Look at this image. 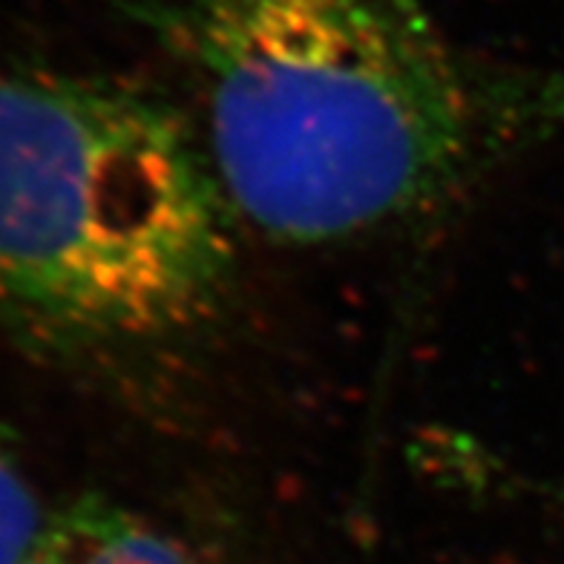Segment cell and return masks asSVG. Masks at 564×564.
I'll return each mask as SVG.
<instances>
[{
  "label": "cell",
  "mask_w": 564,
  "mask_h": 564,
  "mask_svg": "<svg viewBox=\"0 0 564 564\" xmlns=\"http://www.w3.org/2000/svg\"><path fill=\"white\" fill-rule=\"evenodd\" d=\"M185 75L242 228L337 246L564 133V73L467 53L421 0H112Z\"/></svg>",
  "instance_id": "cell-1"
},
{
  "label": "cell",
  "mask_w": 564,
  "mask_h": 564,
  "mask_svg": "<svg viewBox=\"0 0 564 564\" xmlns=\"http://www.w3.org/2000/svg\"><path fill=\"white\" fill-rule=\"evenodd\" d=\"M239 234L187 107L0 64V328L26 355L121 383L173 369L228 319Z\"/></svg>",
  "instance_id": "cell-2"
},
{
  "label": "cell",
  "mask_w": 564,
  "mask_h": 564,
  "mask_svg": "<svg viewBox=\"0 0 564 564\" xmlns=\"http://www.w3.org/2000/svg\"><path fill=\"white\" fill-rule=\"evenodd\" d=\"M21 564H199V558L159 521L93 492L50 510Z\"/></svg>",
  "instance_id": "cell-3"
},
{
  "label": "cell",
  "mask_w": 564,
  "mask_h": 564,
  "mask_svg": "<svg viewBox=\"0 0 564 564\" xmlns=\"http://www.w3.org/2000/svg\"><path fill=\"white\" fill-rule=\"evenodd\" d=\"M50 510L23 467L12 432L0 423V564H21L35 547Z\"/></svg>",
  "instance_id": "cell-4"
}]
</instances>
